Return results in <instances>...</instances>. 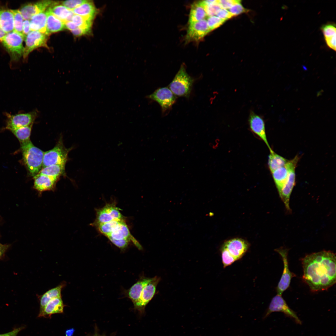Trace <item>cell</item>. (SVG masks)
Returning a JSON list of instances; mask_svg holds the SVG:
<instances>
[{
    "label": "cell",
    "instance_id": "1",
    "mask_svg": "<svg viewBox=\"0 0 336 336\" xmlns=\"http://www.w3.org/2000/svg\"><path fill=\"white\" fill-rule=\"evenodd\" d=\"M302 279L313 292L328 289L336 283V255L323 250L306 255L302 259Z\"/></svg>",
    "mask_w": 336,
    "mask_h": 336
},
{
    "label": "cell",
    "instance_id": "2",
    "mask_svg": "<svg viewBox=\"0 0 336 336\" xmlns=\"http://www.w3.org/2000/svg\"><path fill=\"white\" fill-rule=\"evenodd\" d=\"M21 144L24 162L30 174L34 177L42 167L44 152L35 146L30 139Z\"/></svg>",
    "mask_w": 336,
    "mask_h": 336
},
{
    "label": "cell",
    "instance_id": "3",
    "mask_svg": "<svg viewBox=\"0 0 336 336\" xmlns=\"http://www.w3.org/2000/svg\"><path fill=\"white\" fill-rule=\"evenodd\" d=\"M25 38L23 35L13 30L7 33L0 40L12 61H17L23 56L24 47L23 42Z\"/></svg>",
    "mask_w": 336,
    "mask_h": 336
},
{
    "label": "cell",
    "instance_id": "4",
    "mask_svg": "<svg viewBox=\"0 0 336 336\" xmlns=\"http://www.w3.org/2000/svg\"><path fill=\"white\" fill-rule=\"evenodd\" d=\"M194 79L182 65L169 85L170 90L175 95L188 97L191 92Z\"/></svg>",
    "mask_w": 336,
    "mask_h": 336
},
{
    "label": "cell",
    "instance_id": "5",
    "mask_svg": "<svg viewBox=\"0 0 336 336\" xmlns=\"http://www.w3.org/2000/svg\"><path fill=\"white\" fill-rule=\"evenodd\" d=\"M299 160V157L296 156L294 158L288 161L285 166L288 170V175L287 182L282 188L279 196L283 202L287 210L291 212L289 206L290 195L295 184V169Z\"/></svg>",
    "mask_w": 336,
    "mask_h": 336
},
{
    "label": "cell",
    "instance_id": "6",
    "mask_svg": "<svg viewBox=\"0 0 336 336\" xmlns=\"http://www.w3.org/2000/svg\"><path fill=\"white\" fill-rule=\"evenodd\" d=\"M38 113L36 110L28 113H20L15 114L5 112V114L7 119L5 128L11 131L33 124L37 117Z\"/></svg>",
    "mask_w": 336,
    "mask_h": 336
},
{
    "label": "cell",
    "instance_id": "7",
    "mask_svg": "<svg viewBox=\"0 0 336 336\" xmlns=\"http://www.w3.org/2000/svg\"><path fill=\"white\" fill-rule=\"evenodd\" d=\"M69 151L59 141L54 148L44 152L43 168L53 165L65 166Z\"/></svg>",
    "mask_w": 336,
    "mask_h": 336
},
{
    "label": "cell",
    "instance_id": "8",
    "mask_svg": "<svg viewBox=\"0 0 336 336\" xmlns=\"http://www.w3.org/2000/svg\"><path fill=\"white\" fill-rule=\"evenodd\" d=\"M274 312H282L287 316L293 319L297 324H301V321L295 312L289 307L282 296L278 294L272 298L263 319H265L272 313Z\"/></svg>",
    "mask_w": 336,
    "mask_h": 336
},
{
    "label": "cell",
    "instance_id": "9",
    "mask_svg": "<svg viewBox=\"0 0 336 336\" xmlns=\"http://www.w3.org/2000/svg\"><path fill=\"white\" fill-rule=\"evenodd\" d=\"M96 217L94 222L91 224L95 227L101 223L124 219L119 209L114 203L106 204L103 208L97 209Z\"/></svg>",
    "mask_w": 336,
    "mask_h": 336
},
{
    "label": "cell",
    "instance_id": "10",
    "mask_svg": "<svg viewBox=\"0 0 336 336\" xmlns=\"http://www.w3.org/2000/svg\"><path fill=\"white\" fill-rule=\"evenodd\" d=\"M275 250L281 256L283 264V272L276 289L277 294L282 296L289 287L292 278L296 275L291 272L289 268L287 258L288 249L281 247Z\"/></svg>",
    "mask_w": 336,
    "mask_h": 336
},
{
    "label": "cell",
    "instance_id": "11",
    "mask_svg": "<svg viewBox=\"0 0 336 336\" xmlns=\"http://www.w3.org/2000/svg\"><path fill=\"white\" fill-rule=\"evenodd\" d=\"M147 97L157 102L164 113L171 108L176 99L175 95L166 87L158 88Z\"/></svg>",
    "mask_w": 336,
    "mask_h": 336
},
{
    "label": "cell",
    "instance_id": "12",
    "mask_svg": "<svg viewBox=\"0 0 336 336\" xmlns=\"http://www.w3.org/2000/svg\"><path fill=\"white\" fill-rule=\"evenodd\" d=\"M48 35L37 31H31L26 36L25 40L26 46L24 47L23 57L26 59L29 54L39 47L48 48L47 41Z\"/></svg>",
    "mask_w": 336,
    "mask_h": 336
},
{
    "label": "cell",
    "instance_id": "13",
    "mask_svg": "<svg viewBox=\"0 0 336 336\" xmlns=\"http://www.w3.org/2000/svg\"><path fill=\"white\" fill-rule=\"evenodd\" d=\"M160 278L156 276L152 278L151 280L143 287L140 297L137 302L134 305L135 309L142 311L146 305L154 297L156 287Z\"/></svg>",
    "mask_w": 336,
    "mask_h": 336
},
{
    "label": "cell",
    "instance_id": "14",
    "mask_svg": "<svg viewBox=\"0 0 336 336\" xmlns=\"http://www.w3.org/2000/svg\"><path fill=\"white\" fill-rule=\"evenodd\" d=\"M56 2L51 0H43L28 3L22 5L19 10L24 20H30L33 16L45 11Z\"/></svg>",
    "mask_w": 336,
    "mask_h": 336
},
{
    "label": "cell",
    "instance_id": "15",
    "mask_svg": "<svg viewBox=\"0 0 336 336\" xmlns=\"http://www.w3.org/2000/svg\"><path fill=\"white\" fill-rule=\"evenodd\" d=\"M248 123L251 131L265 142L270 152H272L273 151L269 146L267 138L265 123L263 118L251 110L249 114Z\"/></svg>",
    "mask_w": 336,
    "mask_h": 336
},
{
    "label": "cell",
    "instance_id": "16",
    "mask_svg": "<svg viewBox=\"0 0 336 336\" xmlns=\"http://www.w3.org/2000/svg\"><path fill=\"white\" fill-rule=\"evenodd\" d=\"M189 25L186 38L188 41H199L211 31L205 19Z\"/></svg>",
    "mask_w": 336,
    "mask_h": 336
},
{
    "label": "cell",
    "instance_id": "17",
    "mask_svg": "<svg viewBox=\"0 0 336 336\" xmlns=\"http://www.w3.org/2000/svg\"><path fill=\"white\" fill-rule=\"evenodd\" d=\"M237 261L240 259L247 251L249 243L245 240L234 238L226 241L223 245Z\"/></svg>",
    "mask_w": 336,
    "mask_h": 336
},
{
    "label": "cell",
    "instance_id": "18",
    "mask_svg": "<svg viewBox=\"0 0 336 336\" xmlns=\"http://www.w3.org/2000/svg\"><path fill=\"white\" fill-rule=\"evenodd\" d=\"M108 238L115 240L126 239L132 241L139 250L142 249L141 244L130 233L125 221L121 224L114 231L105 236Z\"/></svg>",
    "mask_w": 336,
    "mask_h": 336
},
{
    "label": "cell",
    "instance_id": "19",
    "mask_svg": "<svg viewBox=\"0 0 336 336\" xmlns=\"http://www.w3.org/2000/svg\"><path fill=\"white\" fill-rule=\"evenodd\" d=\"M34 188L40 193L46 191L53 190L58 179L56 178L37 174L33 177Z\"/></svg>",
    "mask_w": 336,
    "mask_h": 336
},
{
    "label": "cell",
    "instance_id": "20",
    "mask_svg": "<svg viewBox=\"0 0 336 336\" xmlns=\"http://www.w3.org/2000/svg\"><path fill=\"white\" fill-rule=\"evenodd\" d=\"M64 306L62 297L54 298L50 300L40 312L38 316L50 317L53 314L63 313Z\"/></svg>",
    "mask_w": 336,
    "mask_h": 336
},
{
    "label": "cell",
    "instance_id": "21",
    "mask_svg": "<svg viewBox=\"0 0 336 336\" xmlns=\"http://www.w3.org/2000/svg\"><path fill=\"white\" fill-rule=\"evenodd\" d=\"M152 279V278H142L126 291L125 296L131 300L134 305L139 299L144 287Z\"/></svg>",
    "mask_w": 336,
    "mask_h": 336
},
{
    "label": "cell",
    "instance_id": "22",
    "mask_svg": "<svg viewBox=\"0 0 336 336\" xmlns=\"http://www.w3.org/2000/svg\"><path fill=\"white\" fill-rule=\"evenodd\" d=\"M74 14L80 16L93 21L97 10L91 1L87 0L86 2L72 10Z\"/></svg>",
    "mask_w": 336,
    "mask_h": 336
},
{
    "label": "cell",
    "instance_id": "23",
    "mask_svg": "<svg viewBox=\"0 0 336 336\" xmlns=\"http://www.w3.org/2000/svg\"><path fill=\"white\" fill-rule=\"evenodd\" d=\"M0 28L6 33L13 31V16L11 9L0 7Z\"/></svg>",
    "mask_w": 336,
    "mask_h": 336
},
{
    "label": "cell",
    "instance_id": "24",
    "mask_svg": "<svg viewBox=\"0 0 336 336\" xmlns=\"http://www.w3.org/2000/svg\"><path fill=\"white\" fill-rule=\"evenodd\" d=\"M58 3L57 2L48 8V10L64 23L72 21L74 14L72 11L62 5H58Z\"/></svg>",
    "mask_w": 336,
    "mask_h": 336
},
{
    "label": "cell",
    "instance_id": "25",
    "mask_svg": "<svg viewBox=\"0 0 336 336\" xmlns=\"http://www.w3.org/2000/svg\"><path fill=\"white\" fill-rule=\"evenodd\" d=\"M46 11L40 13L33 16L29 20L31 31H37L46 33Z\"/></svg>",
    "mask_w": 336,
    "mask_h": 336
},
{
    "label": "cell",
    "instance_id": "26",
    "mask_svg": "<svg viewBox=\"0 0 336 336\" xmlns=\"http://www.w3.org/2000/svg\"><path fill=\"white\" fill-rule=\"evenodd\" d=\"M66 283L63 282L58 286L51 288L39 296L40 311V312L48 302L52 299L61 297V292Z\"/></svg>",
    "mask_w": 336,
    "mask_h": 336
},
{
    "label": "cell",
    "instance_id": "27",
    "mask_svg": "<svg viewBox=\"0 0 336 336\" xmlns=\"http://www.w3.org/2000/svg\"><path fill=\"white\" fill-rule=\"evenodd\" d=\"M47 12V20L46 24V33L49 35L50 34L61 31L65 27L64 23L57 18L48 9Z\"/></svg>",
    "mask_w": 336,
    "mask_h": 336
},
{
    "label": "cell",
    "instance_id": "28",
    "mask_svg": "<svg viewBox=\"0 0 336 336\" xmlns=\"http://www.w3.org/2000/svg\"><path fill=\"white\" fill-rule=\"evenodd\" d=\"M207 16L201 1L194 3L191 5L189 18V24L204 19Z\"/></svg>",
    "mask_w": 336,
    "mask_h": 336
},
{
    "label": "cell",
    "instance_id": "29",
    "mask_svg": "<svg viewBox=\"0 0 336 336\" xmlns=\"http://www.w3.org/2000/svg\"><path fill=\"white\" fill-rule=\"evenodd\" d=\"M271 173L279 194L287 182L288 175V170L285 166Z\"/></svg>",
    "mask_w": 336,
    "mask_h": 336
},
{
    "label": "cell",
    "instance_id": "30",
    "mask_svg": "<svg viewBox=\"0 0 336 336\" xmlns=\"http://www.w3.org/2000/svg\"><path fill=\"white\" fill-rule=\"evenodd\" d=\"M288 161L273 151L270 152L268 162L269 169L272 173L276 170L285 166Z\"/></svg>",
    "mask_w": 336,
    "mask_h": 336
},
{
    "label": "cell",
    "instance_id": "31",
    "mask_svg": "<svg viewBox=\"0 0 336 336\" xmlns=\"http://www.w3.org/2000/svg\"><path fill=\"white\" fill-rule=\"evenodd\" d=\"M64 166L51 165L43 167L38 174L58 178L64 172Z\"/></svg>",
    "mask_w": 336,
    "mask_h": 336
},
{
    "label": "cell",
    "instance_id": "32",
    "mask_svg": "<svg viewBox=\"0 0 336 336\" xmlns=\"http://www.w3.org/2000/svg\"><path fill=\"white\" fill-rule=\"evenodd\" d=\"M124 221V219L113 220L100 224L96 227L100 233L105 236L114 231Z\"/></svg>",
    "mask_w": 336,
    "mask_h": 336
},
{
    "label": "cell",
    "instance_id": "33",
    "mask_svg": "<svg viewBox=\"0 0 336 336\" xmlns=\"http://www.w3.org/2000/svg\"><path fill=\"white\" fill-rule=\"evenodd\" d=\"M33 124L29 126L20 127L11 130L21 143L30 139Z\"/></svg>",
    "mask_w": 336,
    "mask_h": 336
},
{
    "label": "cell",
    "instance_id": "34",
    "mask_svg": "<svg viewBox=\"0 0 336 336\" xmlns=\"http://www.w3.org/2000/svg\"><path fill=\"white\" fill-rule=\"evenodd\" d=\"M11 10L13 16V30L24 35L23 34L22 27L24 20L20 12L19 9H11Z\"/></svg>",
    "mask_w": 336,
    "mask_h": 336
},
{
    "label": "cell",
    "instance_id": "35",
    "mask_svg": "<svg viewBox=\"0 0 336 336\" xmlns=\"http://www.w3.org/2000/svg\"><path fill=\"white\" fill-rule=\"evenodd\" d=\"M72 21L78 27L90 31L93 21L80 16L74 14Z\"/></svg>",
    "mask_w": 336,
    "mask_h": 336
},
{
    "label": "cell",
    "instance_id": "36",
    "mask_svg": "<svg viewBox=\"0 0 336 336\" xmlns=\"http://www.w3.org/2000/svg\"><path fill=\"white\" fill-rule=\"evenodd\" d=\"M321 30L325 40L336 38V27L334 24H328L323 25Z\"/></svg>",
    "mask_w": 336,
    "mask_h": 336
},
{
    "label": "cell",
    "instance_id": "37",
    "mask_svg": "<svg viewBox=\"0 0 336 336\" xmlns=\"http://www.w3.org/2000/svg\"><path fill=\"white\" fill-rule=\"evenodd\" d=\"M222 261L224 268L231 265L236 261L226 248L222 247L221 249Z\"/></svg>",
    "mask_w": 336,
    "mask_h": 336
},
{
    "label": "cell",
    "instance_id": "38",
    "mask_svg": "<svg viewBox=\"0 0 336 336\" xmlns=\"http://www.w3.org/2000/svg\"><path fill=\"white\" fill-rule=\"evenodd\" d=\"M207 21L210 31L219 27L226 21L215 16H209Z\"/></svg>",
    "mask_w": 336,
    "mask_h": 336
},
{
    "label": "cell",
    "instance_id": "39",
    "mask_svg": "<svg viewBox=\"0 0 336 336\" xmlns=\"http://www.w3.org/2000/svg\"><path fill=\"white\" fill-rule=\"evenodd\" d=\"M202 4L204 7L207 15L209 16L216 15L218 11L221 9L218 3L217 0H216L214 2L207 5H204Z\"/></svg>",
    "mask_w": 336,
    "mask_h": 336
},
{
    "label": "cell",
    "instance_id": "40",
    "mask_svg": "<svg viewBox=\"0 0 336 336\" xmlns=\"http://www.w3.org/2000/svg\"><path fill=\"white\" fill-rule=\"evenodd\" d=\"M86 0H69L63 1V5L68 9L72 10L86 2Z\"/></svg>",
    "mask_w": 336,
    "mask_h": 336
},
{
    "label": "cell",
    "instance_id": "41",
    "mask_svg": "<svg viewBox=\"0 0 336 336\" xmlns=\"http://www.w3.org/2000/svg\"><path fill=\"white\" fill-rule=\"evenodd\" d=\"M229 10L228 11L233 16L239 15L247 11L242 5L241 2L234 4Z\"/></svg>",
    "mask_w": 336,
    "mask_h": 336
},
{
    "label": "cell",
    "instance_id": "42",
    "mask_svg": "<svg viewBox=\"0 0 336 336\" xmlns=\"http://www.w3.org/2000/svg\"><path fill=\"white\" fill-rule=\"evenodd\" d=\"M108 239L113 244L122 250L126 249L130 241L129 240L126 239L115 240L111 238Z\"/></svg>",
    "mask_w": 336,
    "mask_h": 336
},
{
    "label": "cell",
    "instance_id": "43",
    "mask_svg": "<svg viewBox=\"0 0 336 336\" xmlns=\"http://www.w3.org/2000/svg\"><path fill=\"white\" fill-rule=\"evenodd\" d=\"M217 1L221 8L226 9H229L234 4L241 2V1L239 0H219Z\"/></svg>",
    "mask_w": 336,
    "mask_h": 336
},
{
    "label": "cell",
    "instance_id": "44",
    "mask_svg": "<svg viewBox=\"0 0 336 336\" xmlns=\"http://www.w3.org/2000/svg\"><path fill=\"white\" fill-rule=\"evenodd\" d=\"M216 16L225 21L233 16L228 10L222 8L218 11Z\"/></svg>",
    "mask_w": 336,
    "mask_h": 336
},
{
    "label": "cell",
    "instance_id": "45",
    "mask_svg": "<svg viewBox=\"0 0 336 336\" xmlns=\"http://www.w3.org/2000/svg\"><path fill=\"white\" fill-rule=\"evenodd\" d=\"M90 30L78 27L71 31L72 34L76 36H80L87 34L90 32Z\"/></svg>",
    "mask_w": 336,
    "mask_h": 336
},
{
    "label": "cell",
    "instance_id": "46",
    "mask_svg": "<svg viewBox=\"0 0 336 336\" xmlns=\"http://www.w3.org/2000/svg\"><path fill=\"white\" fill-rule=\"evenodd\" d=\"M23 34L25 37L31 31L29 20H24L22 27Z\"/></svg>",
    "mask_w": 336,
    "mask_h": 336
},
{
    "label": "cell",
    "instance_id": "47",
    "mask_svg": "<svg viewBox=\"0 0 336 336\" xmlns=\"http://www.w3.org/2000/svg\"><path fill=\"white\" fill-rule=\"evenodd\" d=\"M22 329L20 327L14 329L13 330L8 333L0 334V336H16Z\"/></svg>",
    "mask_w": 336,
    "mask_h": 336
},
{
    "label": "cell",
    "instance_id": "48",
    "mask_svg": "<svg viewBox=\"0 0 336 336\" xmlns=\"http://www.w3.org/2000/svg\"><path fill=\"white\" fill-rule=\"evenodd\" d=\"M64 23L65 28L71 31L73 30L77 27L72 21H66Z\"/></svg>",
    "mask_w": 336,
    "mask_h": 336
},
{
    "label": "cell",
    "instance_id": "49",
    "mask_svg": "<svg viewBox=\"0 0 336 336\" xmlns=\"http://www.w3.org/2000/svg\"><path fill=\"white\" fill-rule=\"evenodd\" d=\"M8 247L7 245H2L0 243V258L2 256Z\"/></svg>",
    "mask_w": 336,
    "mask_h": 336
},
{
    "label": "cell",
    "instance_id": "50",
    "mask_svg": "<svg viewBox=\"0 0 336 336\" xmlns=\"http://www.w3.org/2000/svg\"><path fill=\"white\" fill-rule=\"evenodd\" d=\"M74 331V329H71L66 330L65 334L66 336H72Z\"/></svg>",
    "mask_w": 336,
    "mask_h": 336
},
{
    "label": "cell",
    "instance_id": "51",
    "mask_svg": "<svg viewBox=\"0 0 336 336\" xmlns=\"http://www.w3.org/2000/svg\"><path fill=\"white\" fill-rule=\"evenodd\" d=\"M6 33L4 32L0 28V40L6 35Z\"/></svg>",
    "mask_w": 336,
    "mask_h": 336
},
{
    "label": "cell",
    "instance_id": "52",
    "mask_svg": "<svg viewBox=\"0 0 336 336\" xmlns=\"http://www.w3.org/2000/svg\"></svg>",
    "mask_w": 336,
    "mask_h": 336
}]
</instances>
